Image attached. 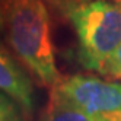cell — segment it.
<instances>
[{"label": "cell", "instance_id": "9", "mask_svg": "<svg viewBox=\"0 0 121 121\" xmlns=\"http://www.w3.org/2000/svg\"><path fill=\"white\" fill-rule=\"evenodd\" d=\"M4 4L6 0H0V34L4 31Z\"/></svg>", "mask_w": 121, "mask_h": 121}, {"label": "cell", "instance_id": "4", "mask_svg": "<svg viewBox=\"0 0 121 121\" xmlns=\"http://www.w3.org/2000/svg\"><path fill=\"white\" fill-rule=\"evenodd\" d=\"M0 92L7 95L22 109L26 121L35 109V88L29 73L0 42Z\"/></svg>", "mask_w": 121, "mask_h": 121}, {"label": "cell", "instance_id": "5", "mask_svg": "<svg viewBox=\"0 0 121 121\" xmlns=\"http://www.w3.org/2000/svg\"><path fill=\"white\" fill-rule=\"evenodd\" d=\"M38 121H108L86 114L73 104L61 98L57 92L50 91V99L45 111Z\"/></svg>", "mask_w": 121, "mask_h": 121}, {"label": "cell", "instance_id": "1", "mask_svg": "<svg viewBox=\"0 0 121 121\" xmlns=\"http://www.w3.org/2000/svg\"><path fill=\"white\" fill-rule=\"evenodd\" d=\"M4 37L12 54L37 79L53 89L60 82L51 37V16L42 0H6Z\"/></svg>", "mask_w": 121, "mask_h": 121}, {"label": "cell", "instance_id": "7", "mask_svg": "<svg viewBox=\"0 0 121 121\" xmlns=\"http://www.w3.org/2000/svg\"><path fill=\"white\" fill-rule=\"evenodd\" d=\"M0 121H26L19 105L3 92H0Z\"/></svg>", "mask_w": 121, "mask_h": 121}, {"label": "cell", "instance_id": "8", "mask_svg": "<svg viewBox=\"0 0 121 121\" xmlns=\"http://www.w3.org/2000/svg\"><path fill=\"white\" fill-rule=\"evenodd\" d=\"M102 76L111 77V79L121 80V45L109 56V58L102 64L101 70L98 72Z\"/></svg>", "mask_w": 121, "mask_h": 121}, {"label": "cell", "instance_id": "2", "mask_svg": "<svg viewBox=\"0 0 121 121\" xmlns=\"http://www.w3.org/2000/svg\"><path fill=\"white\" fill-rule=\"evenodd\" d=\"M67 21L76 34L79 63L98 73L121 45V2L93 0L74 10Z\"/></svg>", "mask_w": 121, "mask_h": 121}, {"label": "cell", "instance_id": "10", "mask_svg": "<svg viewBox=\"0 0 121 121\" xmlns=\"http://www.w3.org/2000/svg\"><path fill=\"white\" fill-rule=\"evenodd\" d=\"M115 2H121V0H115Z\"/></svg>", "mask_w": 121, "mask_h": 121}, {"label": "cell", "instance_id": "6", "mask_svg": "<svg viewBox=\"0 0 121 121\" xmlns=\"http://www.w3.org/2000/svg\"><path fill=\"white\" fill-rule=\"evenodd\" d=\"M48 7V10L58 15L60 18H69L74 10L86 6L93 0H42Z\"/></svg>", "mask_w": 121, "mask_h": 121}, {"label": "cell", "instance_id": "3", "mask_svg": "<svg viewBox=\"0 0 121 121\" xmlns=\"http://www.w3.org/2000/svg\"><path fill=\"white\" fill-rule=\"evenodd\" d=\"M86 114L108 121H121V83L91 74L63 77L53 89Z\"/></svg>", "mask_w": 121, "mask_h": 121}]
</instances>
